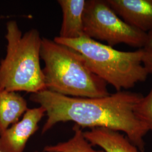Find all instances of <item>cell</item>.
Listing matches in <instances>:
<instances>
[{
    "mask_svg": "<svg viewBox=\"0 0 152 152\" xmlns=\"http://www.w3.org/2000/svg\"><path fill=\"white\" fill-rule=\"evenodd\" d=\"M83 22L85 36L111 47L124 44L143 49L147 41V33L124 22L107 0L86 1Z\"/></svg>",
    "mask_w": 152,
    "mask_h": 152,
    "instance_id": "cell-5",
    "label": "cell"
},
{
    "mask_svg": "<svg viewBox=\"0 0 152 152\" xmlns=\"http://www.w3.org/2000/svg\"><path fill=\"white\" fill-rule=\"evenodd\" d=\"M142 62L148 73L152 74V53L145 52L144 51Z\"/></svg>",
    "mask_w": 152,
    "mask_h": 152,
    "instance_id": "cell-13",
    "label": "cell"
},
{
    "mask_svg": "<svg viewBox=\"0 0 152 152\" xmlns=\"http://www.w3.org/2000/svg\"><path fill=\"white\" fill-rule=\"evenodd\" d=\"M63 12V22L59 37L76 39L85 36L83 32V13L85 0H58Z\"/></svg>",
    "mask_w": 152,
    "mask_h": 152,
    "instance_id": "cell-9",
    "label": "cell"
},
{
    "mask_svg": "<svg viewBox=\"0 0 152 152\" xmlns=\"http://www.w3.org/2000/svg\"><path fill=\"white\" fill-rule=\"evenodd\" d=\"M126 23L148 33L152 31V0H107Z\"/></svg>",
    "mask_w": 152,
    "mask_h": 152,
    "instance_id": "cell-7",
    "label": "cell"
},
{
    "mask_svg": "<svg viewBox=\"0 0 152 152\" xmlns=\"http://www.w3.org/2000/svg\"></svg>",
    "mask_w": 152,
    "mask_h": 152,
    "instance_id": "cell-16",
    "label": "cell"
},
{
    "mask_svg": "<svg viewBox=\"0 0 152 152\" xmlns=\"http://www.w3.org/2000/svg\"><path fill=\"white\" fill-rule=\"evenodd\" d=\"M143 50L145 52L152 53V31L147 33V41Z\"/></svg>",
    "mask_w": 152,
    "mask_h": 152,
    "instance_id": "cell-14",
    "label": "cell"
},
{
    "mask_svg": "<svg viewBox=\"0 0 152 152\" xmlns=\"http://www.w3.org/2000/svg\"><path fill=\"white\" fill-rule=\"evenodd\" d=\"M85 139L92 145L99 146L105 152H140L131 141L119 131L96 127L83 132Z\"/></svg>",
    "mask_w": 152,
    "mask_h": 152,
    "instance_id": "cell-8",
    "label": "cell"
},
{
    "mask_svg": "<svg viewBox=\"0 0 152 152\" xmlns=\"http://www.w3.org/2000/svg\"><path fill=\"white\" fill-rule=\"evenodd\" d=\"M142 97L139 93L121 90L102 98H75L46 90L32 94L30 100L46 110L42 134L59 122L72 121L81 129L104 127L119 131L143 152L149 131L135 113Z\"/></svg>",
    "mask_w": 152,
    "mask_h": 152,
    "instance_id": "cell-1",
    "label": "cell"
},
{
    "mask_svg": "<svg viewBox=\"0 0 152 152\" xmlns=\"http://www.w3.org/2000/svg\"><path fill=\"white\" fill-rule=\"evenodd\" d=\"M54 41L81 55L89 69L117 91L134 87L136 83L145 81L149 75L142 62L143 49L120 51L86 36L76 39L58 36Z\"/></svg>",
    "mask_w": 152,
    "mask_h": 152,
    "instance_id": "cell-4",
    "label": "cell"
},
{
    "mask_svg": "<svg viewBox=\"0 0 152 152\" xmlns=\"http://www.w3.org/2000/svg\"><path fill=\"white\" fill-rule=\"evenodd\" d=\"M45 115L46 110L42 107L28 109L22 120L0 136V151L24 152L28 140L38 130V124Z\"/></svg>",
    "mask_w": 152,
    "mask_h": 152,
    "instance_id": "cell-6",
    "label": "cell"
},
{
    "mask_svg": "<svg viewBox=\"0 0 152 152\" xmlns=\"http://www.w3.org/2000/svg\"><path fill=\"white\" fill-rule=\"evenodd\" d=\"M137 117L152 132V86L148 94L141 98L135 108Z\"/></svg>",
    "mask_w": 152,
    "mask_h": 152,
    "instance_id": "cell-12",
    "label": "cell"
},
{
    "mask_svg": "<svg viewBox=\"0 0 152 152\" xmlns=\"http://www.w3.org/2000/svg\"><path fill=\"white\" fill-rule=\"evenodd\" d=\"M28 109L26 100L19 93L0 89V136Z\"/></svg>",
    "mask_w": 152,
    "mask_h": 152,
    "instance_id": "cell-10",
    "label": "cell"
},
{
    "mask_svg": "<svg viewBox=\"0 0 152 152\" xmlns=\"http://www.w3.org/2000/svg\"><path fill=\"white\" fill-rule=\"evenodd\" d=\"M0 152H1V151H0Z\"/></svg>",
    "mask_w": 152,
    "mask_h": 152,
    "instance_id": "cell-15",
    "label": "cell"
},
{
    "mask_svg": "<svg viewBox=\"0 0 152 152\" xmlns=\"http://www.w3.org/2000/svg\"><path fill=\"white\" fill-rule=\"evenodd\" d=\"M6 54L0 61V89L35 94L46 90L40 64L42 38L38 30L23 34L17 22L6 24Z\"/></svg>",
    "mask_w": 152,
    "mask_h": 152,
    "instance_id": "cell-3",
    "label": "cell"
},
{
    "mask_svg": "<svg viewBox=\"0 0 152 152\" xmlns=\"http://www.w3.org/2000/svg\"><path fill=\"white\" fill-rule=\"evenodd\" d=\"M41 59L45 63L46 90L75 98H102L110 94L108 84L89 69L75 50L42 38Z\"/></svg>",
    "mask_w": 152,
    "mask_h": 152,
    "instance_id": "cell-2",
    "label": "cell"
},
{
    "mask_svg": "<svg viewBox=\"0 0 152 152\" xmlns=\"http://www.w3.org/2000/svg\"><path fill=\"white\" fill-rule=\"evenodd\" d=\"M74 135L68 141L60 142L55 145L44 148V152H105L94 149L92 145L83 135L81 128L78 125L73 127Z\"/></svg>",
    "mask_w": 152,
    "mask_h": 152,
    "instance_id": "cell-11",
    "label": "cell"
}]
</instances>
